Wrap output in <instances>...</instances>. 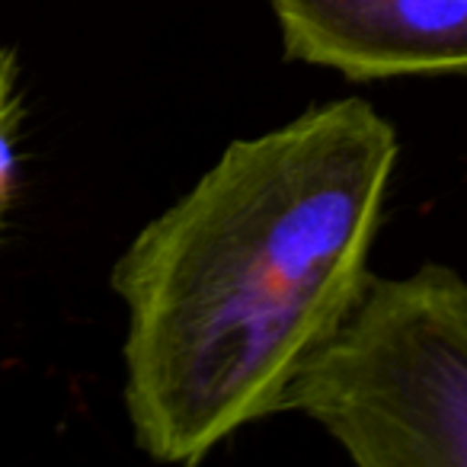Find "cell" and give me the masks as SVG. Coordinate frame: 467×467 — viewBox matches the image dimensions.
Listing matches in <instances>:
<instances>
[{"mask_svg": "<svg viewBox=\"0 0 467 467\" xmlns=\"http://www.w3.org/2000/svg\"><path fill=\"white\" fill-rule=\"evenodd\" d=\"M10 71H16V61H14V55H10L7 48H0V80L7 78ZM4 224H7V218H0V234H4Z\"/></svg>", "mask_w": 467, "mask_h": 467, "instance_id": "obj_4", "label": "cell"}, {"mask_svg": "<svg viewBox=\"0 0 467 467\" xmlns=\"http://www.w3.org/2000/svg\"><path fill=\"white\" fill-rule=\"evenodd\" d=\"M358 467H467V279L368 275L285 394Z\"/></svg>", "mask_w": 467, "mask_h": 467, "instance_id": "obj_2", "label": "cell"}, {"mask_svg": "<svg viewBox=\"0 0 467 467\" xmlns=\"http://www.w3.org/2000/svg\"><path fill=\"white\" fill-rule=\"evenodd\" d=\"M292 61L349 80L467 74V0H269Z\"/></svg>", "mask_w": 467, "mask_h": 467, "instance_id": "obj_3", "label": "cell"}, {"mask_svg": "<svg viewBox=\"0 0 467 467\" xmlns=\"http://www.w3.org/2000/svg\"><path fill=\"white\" fill-rule=\"evenodd\" d=\"M397 131L365 99L311 106L237 138L135 234L125 305V416L161 464H199L285 394L368 282Z\"/></svg>", "mask_w": 467, "mask_h": 467, "instance_id": "obj_1", "label": "cell"}]
</instances>
